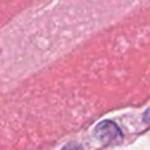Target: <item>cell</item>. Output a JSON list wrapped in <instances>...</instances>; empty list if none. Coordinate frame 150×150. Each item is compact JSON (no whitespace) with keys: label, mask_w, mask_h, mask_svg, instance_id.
<instances>
[{"label":"cell","mask_w":150,"mask_h":150,"mask_svg":"<svg viewBox=\"0 0 150 150\" xmlns=\"http://www.w3.org/2000/svg\"><path fill=\"white\" fill-rule=\"evenodd\" d=\"M62 150H82L81 146H79L77 144H74V143H70L68 145H66Z\"/></svg>","instance_id":"2"},{"label":"cell","mask_w":150,"mask_h":150,"mask_svg":"<svg viewBox=\"0 0 150 150\" xmlns=\"http://www.w3.org/2000/svg\"><path fill=\"white\" fill-rule=\"evenodd\" d=\"M95 135L100 141L104 143H112L122 138L118 127L110 121H104L97 124L95 128Z\"/></svg>","instance_id":"1"}]
</instances>
